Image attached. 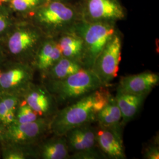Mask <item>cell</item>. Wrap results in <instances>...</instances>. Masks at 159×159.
I'll return each instance as SVG.
<instances>
[{
  "instance_id": "10",
  "label": "cell",
  "mask_w": 159,
  "mask_h": 159,
  "mask_svg": "<svg viewBox=\"0 0 159 159\" xmlns=\"http://www.w3.org/2000/svg\"><path fill=\"white\" fill-rule=\"evenodd\" d=\"M159 83V74L147 71L122 77L117 90L125 93L148 96Z\"/></svg>"
},
{
  "instance_id": "22",
  "label": "cell",
  "mask_w": 159,
  "mask_h": 159,
  "mask_svg": "<svg viewBox=\"0 0 159 159\" xmlns=\"http://www.w3.org/2000/svg\"><path fill=\"white\" fill-rule=\"evenodd\" d=\"M106 159V156L98 147L76 153L70 154L69 159Z\"/></svg>"
},
{
  "instance_id": "6",
  "label": "cell",
  "mask_w": 159,
  "mask_h": 159,
  "mask_svg": "<svg viewBox=\"0 0 159 159\" xmlns=\"http://www.w3.org/2000/svg\"><path fill=\"white\" fill-rule=\"evenodd\" d=\"M79 11L81 20L91 23L115 24L125 16L120 0H83Z\"/></svg>"
},
{
  "instance_id": "25",
  "label": "cell",
  "mask_w": 159,
  "mask_h": 159,
  "mask_svg": "<svg viewBox=\"0 0 159 159\" xmlns=\"http://www.w3.org/2000/svg\"><path fill=\"white\" fill-rule=\"evenodd\" d=\"M9 20L6 15L0 11V34L3 33L9 26Z\"/></svg>"
},
{
  "instance_id": "5",
  "label": "cell",
  "mask_w": 159,
  "mask_h": 159,
  "mask_svg": "<svg viewBox=\"0 0 159 159\" xmlns=\"http://www.w3.org/2000/svg\"><path fill=\"white\" fill-rule=\"evenodd\" d=\"M122 40L118 32L105 46L91 70L106 87L116 79L119 71Z\"/></svg>"
},
{
  "instance_id": "11",
  "label": "cell",
  "mask_w": 159,
  "mask_h": 159,
  "mask_svg": "<svg viewBox=\"0 0 159 159\" xmlns=\"http://www.w3.org/2000/svg\"><path fill=\"white\" fill-rule=\"evenodd\" d=\"M41 39L40 33L35 29L22 28L17 30L10 36L7 46L13 55H31L40 44Z\"/></svg>"
},
{
  "instance_id": "15",
  "label": "cell",
  "mask_w": 159,
  "mask_h": 159,
  "mask_svg": "<svg viewBox=\"0 0 159 159\" xmlns=\"http://www.w3.org/2000/svg\"><path fill=\"white\" fill-rule=\"evenodd\" d=\"M62 57L57 40H46L40 46L35 57V67L43 75Z\"/></svg>"
},
{
  "instance_id": "2",
  "label": "cell",
  "mask_w": 159,
  "mask_h": 159,
  "mask_svg": "<svg viewBox=\"0 0 159 159\" xmlns=\"http://www.w3.org/2000/svg\"><path fill=\"white\" fill-rule=\"evenodd\" d=\"M44 81V85L54 97L58 105L67 106L106 87L93 70L88 68H83L63 79Z\"/></svg>"
},
{
  "instance_id": "26",
  "label": "cell",
  "mask_w": 159,
  "mask_h": 159,
  "mask_svg": "<svg viewBox=\"0 0 159 159\" xmlns=\"http://www.w3.org/2000/svg\"><path fill=\"white\" fill-rule=\"evenodd\" d=\"M10 110L7 108L6 104L0 98V121L3 123L7 114Z\"/></svg>"
},
{
  "instance_id": "20",
  "label": "cell",
  "mask_w": 159,
  "mask_h": 159,
  "mask_svg": "<svg viewBox=\"0 0 159 159\" xmlns=\"http://www.w3.org/2000/svg\"><path fill=\"white\" fill-rule=\"evenodd\" d=\"M7 143L2 148V158L5 159H25L33 156V152L30 151L24 146L11 143Z\"/></svg>"
},
{
  "instance_id": "1",
  "label": "cell",
  "mask_w": 159,
  "mask_h": 159,
  "mask_svg": "<svg viewBox=\"0 0 159 159\" xmlns=\"http://www.w3.org/2000/svg\"><path fill=\"white\" fill-rule=\"evenodd\" d=\"M111 96L103 87L66 106L51 119L50 131L55 135L64 136L77 127L96 122L97 114Z\"/></svg>"
},
{
  "instance_id": "3",
  "label": "cell",
  "mask_w": 159,
  "mask_h": 159,
  "mask_svg": "<svg viewBox=\"0 0 159 159\" xmlns=\"http://www.w3.org/2000/svg\"><path fill=\"white\" fill-rule=\"evenodd\" d=\"M71 29L83 40L85 48L83 65L85 68L91 70L105 46L117 32L115 24L91 23L82 20Z\"/></svg>"
},
{
  "instance_id": "21",
  "label": "cell",
  "mask_w": 159,
  "mask_h": 159,
  "mask_svg": "<svg viewBox=\"0 0 159 159\" xmlns=\"http://www.w3.org/2000/svg\"><path fill=\"white\" fill-rule=\"evenodd\" d=\"M40 116L24 102L20 106H18L15 113V120L13 123L23 124L33 122L40 119Z\"/></svg>"
},
{
  "instance_id": "13",
  "label": "cell",
  "mask_w": 159,
  "mask_h": 159,
  "mask_svg": "<svg viewBox=\"0 0 159 159\" xmlns=\"http://www.w3.org/2000/svg\"><path fill=\"white\" fill-rule=\"evenodd\" d=\"M97 127L91 124L80 125L67 131L64 137L70 154L97 147Z\"/></svg>"
},
{
  "instance_id": "4",
  "label": "cell",
  "mask_w": 159,
  "mask_h": 159,
  "mask_svg": "<svg viewBox=\"0 0 159 159\" xmlns=\"http://www.w3.org/2000/svg\"><path fill=\"white\" fill-rule=\"evenodd\" d=\"M35 18L43 27L57 34L71 30L81 20L78 10L60 1H51L40 8L35 14Z\"/></svg>"
},
{
  "instance_id": "9",
  "label": "cell",
  "mask_w": 159,
  "mask_h": 159,
  "mask_svg": "<svg viewBox=\"0 0 159 159\" xmlns=\"http://www.w3.org/2000/svg\"><path fill=\"white\" fill-rule=\"evenodd\" d=\"M33 77V68L27 63L9 66L0 70V89L7 93L22 92L31 83Z\"/></svg>"
},
{
  "instance_id": "29",
  "label": "cell",
  "mask_w": 159,
  "mask_h": 159,
  "mask_svg": "<svg viewBox=\"0 0 159 159\" xmlns=\"http://www.w3.org/2000/svg\"><path fill=\"white\" fill-rule=\"evenodd\" d=\"M2 133H3V131L2 130V129H1V126H0V139L2 138Z\"/></svg>"
},
{
  "instance_id": "8",
  "label": "cell",
  "mask_w": 159,
  "mask_h": 159,
  "mask_svg": "<svg viewBox=\"0 0 159 159\" xmlns=\"http://www.w3.org/2000/svg\"><path fill=\"white\" fill-rule=\"evenodd\" d=\"M21 95L24 98V102L41 117L51 120L58 111L56 98L44 84L31 83L22 91Z\"/></svg>"
},
{
  "instance_id": "16",
  "label": "cell",
  "mask_w": 159,
  "mask_h": 159,
  "mask_svg": "<svg viewBox=\"0 0 159 159\" xmlns=\"http://www.w3.org/2000/svg\"><path fill=\"white\" fill-rule=\"evenodd\" d=\"M147 96L146 95L125 93L117 90L114 97L121 113V125L127 124L136 116Z\"/></svg>"
},
{
  "instance_id": "28",
  "label": "cell",
  "mask_w": 159,
  "mask_h": 159,
  "mask_svg": "<svg viewBox=\"0 0 159 159\" xmlns=\"http://www.w3.org/2000/svg\"><path fill=\"white\" fill-rule=\"evenodd\" d=\"M8 1H10V0H0V5H1L2 4Z\"/></svg>"
},
{
  "instance_id": "23",
  "label": "cell",
  "mask_w": 159,
  "mask_h": 159,
  "mask_svg": "<svg viewBox=\"0 0 159 159\" xmlns=\"http://www.w3.org/2000/svg\"><path fill=\"white\" fill-rule=\"evenodd\" d=\"M40 1L41 0H11V6L16 11H25L38 6Z\"/></svg>"
},
{
  "instance_id": "17",
  "label": "cell",
  "mask_w": 159,
  "mask_h": 159,
  "mask_svg": "<svg viewBox=\"0 0 159 159\" xmlns=\"http://www.w3.org/2000/svg\"><path fill=\"white\" fill-rule=\"evenodd\" d=\"M37 152L40 158L43 159H67L70 157L64 136L54 134L51 139L42 142Z\"/></svg>"
},
{
  "instance_id": "18",
  "label": "cell",
  "mask_w": 159,
  "mask_h": 159,
  "mask_svg": "<svg viewBox=\"0 0 159 159\" xmlns=\"http://www.w3.org/2000/svg\"><path fill=\"white\" fill-rule=\"evenodd\" d=\"M122 116L114 97L111 96L106 106L98 113L96 123L98 125L121 131Z\"/></svg>"
},
{
  "instance_id": "12",
  "label": "cell",
  "mask_w": 159,
  "mask_h": 159,
  "mask_svg": "<svg viewBox=\"0 0 159 159\" xmlns=\"http://www.w3.org/2000/svg\"><path fill=\"white\" fill-rule=\"evenodd\" d=\"M96 142L97 147L106 158H126L121 132L98 125L96 130Z\"/></svg>"
},
{
  "instance_id": "19",
  "label": "cell",
  "mask_w": 159,
  "mask_h": 159,
  "mask_svg": "<svg viewBox=\"0 0 159 159\" xmlns=\"http://www.w3.org/2000/svg\"><path fill=\"white\" fill-rule=\"evenodd\" d=\"M83 68H85L82 63L62 57L44 74H43L42 77L46 81L59 80L77 73Z\"/></svg>"
},
{
  "instance_id": "27",
  "label": "cell",
  "mask_w": 159,
  "mask_h": 159,
  "mask_svg": "<svg viewBox=\"0 0 159 159\" xmlns=\"http://www.w3.org/2000/svg\"><path fill=\"white\" fill-rule=\"evenodd\" d=\"M15 113L16 111H9L8 113L7 114L2 123L4 125H7V126L12 124L15 120Z\"/></svg>"
},
{
  "instance_id": "7",
  "label": "cell",
  "mask_w": 159,
  "mask_h": 159,
  "mask_svg": "<svg viewBox=\"0 0 159 159\" xmlns=\"http://www.w3.org/2000/svg\"><path fill=\"white\" fill-rule=\"evenodd\" d=\"M51 119L40 117L36 121L23 124L12 123L3 131L6 142L30 147L38 142L50 131Z\"/></svg>"
},
{
  "instance_id": "24",
  "label": "cell",
  "mask_w": 159,
  "mask_h": 159,
  "mask_svg": "<svg viewBox=\"0 0 159 159\" xmlns=\"http://www.w3.org/2000/svg\"><path fill=\"white\" fill-rule=\"evenodd\" d=\"M143 158L146 159H159V143L157 142V139L153 143L148 144L143 150Z\"/></svg>"
},
{
  "instance_id": "30",
  "label": "cell",
  "mask_w": 159,
  "mask_h": 159,
  "mask_svg": "<svg viewBox=\"0 0 159 159\" xmlns=\"http://www.w3.org/2000/svg\"><path fill=\"white\" fill-rule=\"evenodd\" d=\"M0 90H1V89H0Z\"/></svg>"
},
{
  "instance_id": "14",
  "label": "cell",
  "mask_w": 159,
  "mask_h": 159,
  "mask_svg": "<svg viewBox=\"0 0 159 159\" xmlns=\"http://www.w3.org/2000/svg\"><path fill=\"white\" fill-rule=\"evenodd\" d=\"M57 42L63 57L77 61L83 64L85 53L84 44L79 34L71 29L60 34Z\"/></svg>"
}]
</instances>
